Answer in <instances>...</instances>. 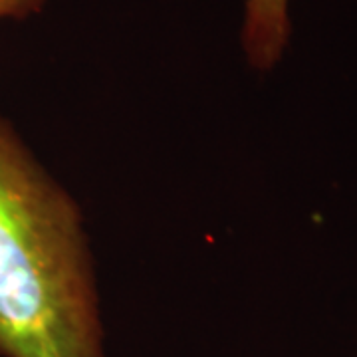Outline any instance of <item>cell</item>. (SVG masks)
Wrapping results in <instances>:
<instances>
[{
	"mask_svg": "<svg viewBox=\"0 0 357 357\" xmlns=\"http://www.w3.org/2000/svg\"><path fill=\"white\" fill-rule=\"evenodd\" d=\"M0 356L103 357L76 203L2 119Z\"/></svg>",
	"mask_w": 357,
	"mask_h": 357,
	"instance_id": "obj_1",
	"label": "cell"
},
{
	"mask_svg": "<svg viewBox=\"0 0 357 357\" xmlns=\"http://www.w3.org/2000/svg\"><path fill=\"white\" fill-rule=\"evenodd\" d=\"M290 36L288 0H246L243 46L250 64L268 70L280 60Z\"/></svg>",
	"mask_w": 357,
	"mask_h": 357,
	"instance_id": "obj_2",
	"label": "cell"
},
{
	"mask_svg": "<svg viewBox=\"0 0 357 357\" xmlns=\"http://www.w3.org/2000/svg\"><path fill=\"white\" fill-rule=\"evenodd\" d=\"M46 0H0V20L2 18H24L38 13Z\"/></svg>",
	"mask_w": 357,
	"mask_h": 357,
	"instance_id": "obj_3",
	"label": "cell"
}]
</instances>
